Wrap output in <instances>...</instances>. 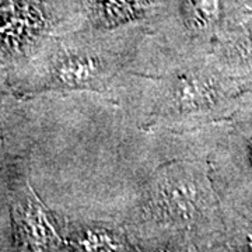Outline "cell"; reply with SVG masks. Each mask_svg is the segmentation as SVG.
I'll return each instance as SVG.
<instances>
[{
	"mask_svg": "<svg viewBox=\"0 0 252 252\" xmlns=\"http://www.w3.org/2000/svg\"><path fill=\"white\" fill-rule=\"evenodd\" d=\"M192 4L203 26L212 24L220 17L221 0H192Z\"/></svg>",
	"mask_w": 252,
	"mask_h": 252,
	"instance_id": "obj_1",
	"label": "cell"
}]
</instances>
